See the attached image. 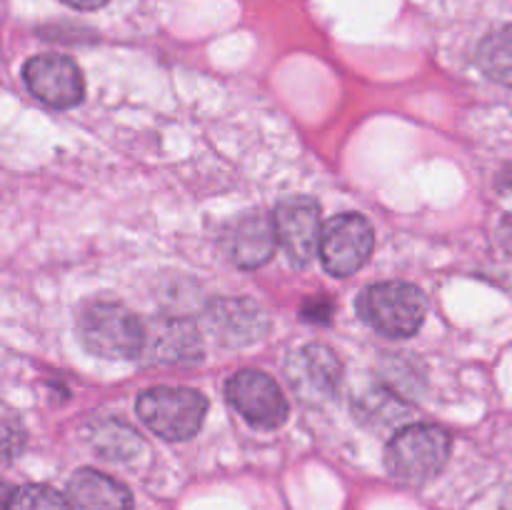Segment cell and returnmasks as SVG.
<instances>
[{
    "mask_svg": "<svg viewBox=\"0 0 512 510\" xmlns=\"http://www.w3.org/2000/svg\"><path fill=\"white\" fill-rule=\"evenodd\" d=\"M290 385H293L295 395L305 400L308 405H323L335 398L340 385V360L335 353L325 345H303L295 350L285 365Z\"/></svg>",
    "mask_w": 512,
    "mask_h": 510,
    "instance_id": "9c48e42d",
    "label": "cell"
},
{
    "mask_svg": "<svg viewBox=\"0 0 512 510\" xmlns=\"http://www.w3.org/2000/svg\"><path fill=\"white\" fill-rule=\"evenodd\" d=\"M375 230L360 213H343L328 220L320 235V260L333 278H350L370 260Z\"/></svg>",
    "mask_w": 512,
    "mask_h": 510,
    "instance_id": "5b68a950",
    "label": "cell"
},
{
    "mask_svg": "<svg viewBox=\"0 0 512 510\" xmlns=\"http://www.w3.org/2000/svg\"><path fill=\"white\" fill-rule=\"evenodd\" d=\"M275 233L283 253L295 268H305L320 250V205L308 195H290L280 200L273 213Z\"/></svg>",
    "mask_w": 512,
    "mask_h": 510,
    "instance_id": "52a82bcc",
    "label": "cell"
},
{
    "mask_svg": "<svg viewBox=\"0 0 512 510\" xmlns=\"http://www.w3.org/2000/svg\"><path fill=\"white\" fill-rule=\"evenodd\" d=\"M140 358L155 365H193L203 358L198 328L185 318H153L145 323Z\"/></svg>",
    "mask_w": 512,
    "mask_h": 510,
    "instance_id": "30bf717a",
    "label": "cell"
},
{
    "mask_svg": "<svg viewBox=\"0 0 512 510\" xmlns=\"http://www.w3.org/2000/svg\"><path fill=\"white\" fill-rule=\"evenodd\" d=\"M428 313V300L423 290L403 280L375 283L360 293L358 315L388 338H410L423 325Z\"/></svg>",
    "mask_w": 512,
    "mask_h": 510,
    "instance_id": "7a4b0ae2",
    "label": "cell"
},
{
    "mask_svg": "<svg viewBox=\"0 0 512 510\" xmlns=\"http://www.w3.org/2000/svg\"><path fill=\"white\" fill-rule=\"evenodd\" d=\"M93 445L103 458L110 460H128L143 450V440L138 438L130 425L118 423V420H108V423L98 425L93 435Z\"/></svg>",
    "mask_w": 512,
    "mask_h": 510,
    "instance_id": "9a60e30c",
    "label": "cell"
},
{
    "mask_svg": "<svg viewBox=\"0 0 512 510\" xmlns=\"http://www.w3.org/2000/svg\"><path fill=\"white\" fill-rule=\"evenodd\" d=\"M228 403L260 430H275L288 420V400L268 373L255 368L238 370L225 383Z\"/></svg>",
    "mask_w": 512,
    "mask_h": 510,
    "instance_id": "8992f818",
    "label": "cell"
},
{
    "mask_svg": "<svg viewBox=\"0 0 512 510\" xmlns=\"http://www.w3.org/2000/svg\"><path fill=\"white\" fill-rule=\"evenodd\" d=\"M448 430L430 423H413L398 430L385 450V465L390 475L405 485H425L440 475L450 458Z\"/></svg>",
    "mask_w": 512,
    "mask_h": 510,
    "instance_id": "6da1fadb",
    "label": "cell"
},
{
    "mask_svg": "<svg viewBox=\"0 0 512 510\" xmlns=\"http://www.w3.org/2000/svg\"><path fill=\"white\" fill-rule=\"evenodd\" d=\"M478 65L490 80L512 88V25L495 30L480 43Z\"/></svg>",
    "mask_w": 512,
    "mask_h": 510,
    "instance_id": "5bb4252c",
    "label": "cell"
},
{
    "mask_svg": "<svg viewBox=\"0 0 512 510\" xmlns=\"http://www.w3.org/2000/svg\"><path fill=\"white\" fill-rule=\"evenodd\" d=\"M5 510H70L68 495H60L50 485H20L5 498Z\"/></svg>",
    "mask_w": 512,
    "mask_h": 510,
    "instance_id": "2e32d148",
    "label": "cell"
},
{
    "mask_svg": "<svg viewBox=\"0 0 512 510\" xmlns=\"http://www.w3.org/2000/svg\"><path fill=\"white\" fill-rule=\"evenodd\" d=\"M70 510H133V495L120 480L83 468L68 480Z\"/></svg>",
    "mask_w": 512,
    "mask_h": 510,
    "instance_id": "7c38bea8",
    "label": "cell"
},
{
    "mask_svg": "<svg viewBox=\"0 0 512 510\" xmlns=\"http://www.w3.org/2000/svg\"><path fill=\"white\" fill-rule=\"evenodd\" d=\"M278 233L275 223L263 213H250L235 223L230 233V255L240 268H260L273 255Z\"/></svg>",
    "mask_w": 512,
    "mask_h": 510,
    "instance_id": "4fadbf2b",
    "label": "cell"
},
{
    "mask_svg": "<svg viewBox=\"0 0 512 510\" xmlns=\"http://www.w3.org/2000/svg\"><path fill=\"white\" fill-rule=\"evenodd\" d=\"M205 320H208V328L213 330L215 338L230 348H243V345L255 343L268 330V318L250 300H215Z\"/></svg>",
    "mask_w": 512,
    "mask_h": 510,
    "instance_id": "8fae6325",
    "label": "cell"
},
{
    "mask_svg": "<svg viewBox=\"0 0 512 510\" xmlns=\"http://www.w3.org/2000/svg\"><path fill=\"white\" fill-rule=\"evenodd\" d=\"M208 398L193 388H150L140 393L138 415L165 440H190L203 425Z\"/></svg>",
    "mask_w": 512,
    "mask_h": 510,
    "instance_id": "277c9868",
    "label": "cell"
},
{
    "mask_svg": "<svg viewBox=\"0 0 512 510\" xmlns=\"http://www.w3.org/2000/svg\"><path fill=\"white\" fill-rule=\"evenodd\" d=\"M60 3L70 5V8H75V10H98V8H103L108 0H60Z\"/></svg>",
    "mask_w": 512,
    "mask_h": 510,
    "instance_id": "ac0fdd59",
    "label": "cell"
},
{
    "mask_svg": "<svg viewBox=\"0 0 512 510\" xmlns=\"http://www.w3.org/2000/svg\"><path fill=\"white\" fill-rule=\"evenodd\" d=\"M80 340L100 358H140L145 325L118 303H93L80 315Z\"/></svg>",
    "mask_w": 512,
    "mask_h": 510,
    "instance_id": "3957f363",
    "label": "cell"
},
{
    "mask_svg": "<svg viewBox=\"0 0 512 510\" xmlns=\"http://www.w3.org/2000/svg\"><path fill=\"white\" fill-rule=\"evenodd\" d=\"M25 88L50 108H73L83 100V73L70 58L58 53L35 55L23 65Z\"/></svg>",
    "mask_w": 512,
    "mask_h": 510,
    "instance_id": "ba28073f",
    "label": "cell"
},
{
    "mask_svg": "<svg viewBox=\"0 0 512 510\" xmlns=\"http://www.w3.org/2000/svg\"><path fill=\"white\" fill-rule=\"evenodd\" d=\"M498 240L503 245V250L508 255H512V213L505 215L498 225Z\"/></svg>",
    "mask_w": 512,
    "mask_h": 510,
    "instance_id": "e0dca14e",
    "label": "cell"
}]
</instances>
